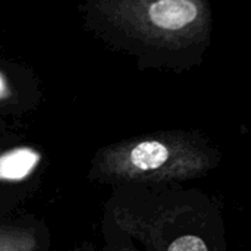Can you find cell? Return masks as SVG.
I'll use <instances>...</instances> for the list:
<instances>
[{
  "label": "cell",
  "mask_w": 251,
  "mask_h": 251,
  "mask_svg": "<svg viewBox=\"0 0 251 251\" xmlns=\"http://www.w3.org/2000/svg\"><path fill=\"white\" fill-rule=\"evenodd\" d=\"M90 7L147 66L193 71L212 44L213 12L207 0H101Z\"/></svg>",
  "instance_id": "cell-1"
},
{
  "label": "cell",
  "mask_w": 251,
  "mask_h": 251,
  "mask_svg": "<svg viewBox=\"0 0 251 251\" xmlns=\"http://www.w3.org/2000/svg\"><path fill=\"white\" fill-rule=\"evenodd\" d=\"M222 150L200 129H163L115 143L97 154L93 175L141 187L200 179L222 163Z\"/></svg>",
  "instance_id": "cell-2"
},
{
  "label": "cell",
  "mask_w": 251,
  "mask_h": 251,
  "mask_svg": "<svg viewBox=\"0 0 251 251\" xmlns=\"http://www.w3.org/2000/svg\"><path fill=\"white\" fill-rule=\"evenodd\" d=\"M149 197L128 215L147 251H228L219 204L199 188L149 187Z\"/></svg>",
  "instance_id": "cell-3"
},
{
  "label": "cell",
  "mask_w": 251,
  "mask_h": 251,
  "mask_svg": "<svg viewBox=\"0 0 251 251\" xmlns=\"http://www.w3.org/2000/svg\"><path fill=\"white\" fill-rule=\"evenodd\" d=\"M41 153L32 147H15L0 154V181L19 182L40 165Z\"/></svg>",
  "instance_id": "cell-4"
},
{
  "label": "cell",
  "mask_w": 251,
  "mask_h": 251,
  "mask_svg": "<svg viewBox=\"0 0 251 251\" xmlns=\"http://www.w3.org/2000/svg\"><path fill=\"white\" fill-rule=\"evenodd\" d=\"M0 251H35V240L28 232L0 228Z\"/></svg>",
  "instance_id": "cell-5"
},
{
  "label": "cell",
  "mask_w": 251,
  "mask_h": 251,
  "mask_svg": "<svg viewBox=\"0 0 251 251\" xmlns=\"http://www.w3.org/2000/svg\"><path fill=\"white\" fill-rule=\"evenodd\" d=\"M7 94H9V85H7V81H6L4 75L0 72V100L4 99Z\"/></svg>",
  "instance_id": "cell-6"
},
{
  "label": "cell",
  "mask_w": 251,
  "mask_h": 251,
  "mask_svg": "<svg viewBox=\"0 0 251 251\" xmlns=\"http://www.w3.org/2000/svg\"><path fill=\"white\" fill-rule=\"evenodd\" d=\"M121 251H132L131 249H124V250H121Z\"/></svg>",
  "instance_id": "cell-7"
}]
</instances>
